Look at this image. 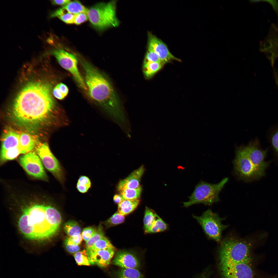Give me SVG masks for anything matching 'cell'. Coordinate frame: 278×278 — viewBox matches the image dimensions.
<instances>
[{"mask_svg": "<svg viewBox=\"0 0 278 278\" xmlns=\"http://www.w3.org/2000/svg\"><path fill=\"white\" fill-rule=\"evenodd\" d=\"M51 87L43 80L31 81L21 88L7 110L9 122L34 135L51 125L56 115Z\"/></svg>", "mask_w": 278, "mask_h": 278, "instance_id": "cell-1", "label": "cell"}, {"mask_svg": "<svg viewBox=\"0 0 278 278\" xmlns=\"http://www.w3.org/2000/svg\"><path fill=\"white\" fill-rule=\"evenodd\" d=\"M18 222L20 232L26 239L45 241L58 232L62 221L59 212L51 205L34 203L22 210Z\"/></svg>", "mask_w": 278, "mask_h": 278, "instance_id": "cell-2", "label": "cell"}, {"mask_svg": "<svg viewBox=\"0 0 278 278\" xmlns=\"http://www.w3.org/2000/svg\"><path fill=\"white\" fill-rule=\"evenodd\" d=\"M81 63L84 71L85 82L92 99L98 103L111 119L121 128L127 127L129 122L112 87L107 79L86 61Z\"/></svg>", "mask_w": 278, "mask_h": 278, "instance_id": "cell-3", "label": "cell"}, {"mask_svg": "<svg viewBox=\"0 0 278 278\" xmlns=\"http://www.w3.org/2000/svg\"><path fill=\"white\" fill-rule=\"evenodd\" d=\"M221 242L218 250L220 261L239 262L251 259V244L249 241L230 236Z\"/></svg>", "mask_w": 278, "mask_h": 278, "instance_id": "cell-4", "label": "cell"}, {"mask_svg": "<svg viewBox=\"0 0 278 278\" xmlns=\"http://www.w3.org/2000/svg\"><path fill=\"white\" fill-rule=\"evenodd\" d=\"M116 1H112L95 5L88 9L87 14L93 27L101 30L119 25V22L116 16Z\"/></svg>", "mask_w": 278, "mask_h": 278, "instance_id": "cell-5", "label": "cell"}, {"mask_svg": "<svg viewBox=\"0 0 278 278\" xmlns=\"http://www.w3.org/2000/svg\"><path fill=\"white\" fill-rule=\"evenodd\" d=\"M228 180L225 178L216 184H212L203 181L196 186L189 201L183 202V206L188 207L193 204L202 203L210 205L220 200L219 193Z\"/></svg>", "mask_w": 278, "mask_h": 278, "instance_id": "cell-6", "label": "cell"}, {"mask_svg": "<svg viewBox=\"0 0 278 278\" xmlns=\"http://www.w3.org/2000/svg\"><path fill=\"white\" fill-rule=\"evenodd\" d=\"M202 227L207 236L217 242L221 241L222 231L228 227L222 223L225 218L220 217L218 214L213 212L210 209L204 212L200 216L193 215Z\"/></svg>", "mask_w": 278, "mask_h": 278, "instance_id": "cell-7", "label": "cell"}, {"mask_svg": "<svg viewBox=\"0 0 278 278\" xmlns=\"http://www.w3.org/2000/svg\"><path fill=\"white\" fill-rule=\"evenodd\" d=\"M37 152L44 166L64 186L66 180L65 170L51 152L47 143L40 144L37 147Z\"/></svg>", "mask_w": 278, "mask_h": 278, "instance_id": "cell-8", "label": "cell"}, {"mask_svg": "<svg viewBox=\"0 0 278 278\" xmlns=\"http://www.w3.org/2000/svg\"><path fill=\"white\" fill-rule=\"evenodd\" d=\"M251 259L239 262L220 261L223 278H254Z\"/></svg>", "mask_w": 278, "mask_h": 278, "instance_id": "cell-9", "label": "cell"}, {"mask_svg": "<svg viewBox=\"0 0 278 278\" xmlns=\"http://www.w3.org/2000/svg\"><path fill=\"white\" fill-rule=\"evenodd\" d=\"M60 65L72 74L79 85L84 90L87 89L77 67L78 61L73 54L63 49H56L51 52Z\"/></svg>", "mask_w": 278, "mask_h": 278, "instance_id": "cell-10", "label": "cell"}, {"mask_svg": "<svg viewBox=\"0 0 278 278\" xmlns=\"http://www.w3.org/2000/svg\"><path fill=\"white\" fill-rule=\"evenodd\" d=\"M234 164L236 173L243 179L249 180L263 176L252 163L243 148L237 150Z\"/></svg>", "mask_w": 278, "mask_h": 278, "instance_id": "cell-11", "label": "cell"}, {"mask_svg": "<svg viewBox=\"0 0 278 278\" xmlns=\"http://www.w3.org/2000/svg\"><path fill=\"white\" fill-rule=\"evenodd\" d=\"M19 162L29 175L44 181L48 180L43 164L38 155L34 152H30L21 156Z\"/></svg>", "mask_w": 278, "mask_h": 278, "instance_id": "cell-12", "label": "cell"}, {"mask_svg": "<svg viewBox=\"0 0 278 278\" xmlns=\"http://www.w3.org/2000/svg\"><path fill=\"white\" fill-rule=\"evenodd\" d=\"M148 49L157 54L163 65L172 60L181 61L170 52L164 43L151 33L148 34Z\"/></svg>", "mask_w": 278, "mask_h": 278, "instance_id": "cell-13", "label": "cell"}, {"mask_svg": "<svg viewBox=\"0 0 278 278\" xmlns=\"http://www.w3.org/2000/svg\"><path fill=\"white\" fill-rule=\"evenodd\" d=\"M243 149L254 166L263 176L265 169L268 165V163L264 161L266 151L253 145H250L243 147Z\"/></svg>", "mask_w": 278, "mask_h": 278, "instance_id": "cell-14", "label": "cell"}, {"mask_svg": "<svg viewBox=\"0 0 278 278\" xmlns=\"http://www.w3.org/2000/svg\"><path fill=\"white\" fill-rule=\"evenodd\" d=\"M112 263L114 264L123 268L137 269L140 265L139 260L135 255L125 251L118 252Z\"/></svg>", "mask_w": 278, "mask_h": 278, "instance_id": "cell-15", "label": "cell"}, {"mask_svg": "<svg viewBox=\"0 0 278 278\" xmlns=\"http://www.w3.org/2000/svg\"><path fill=\"white\" fill-rule=\"evenodd\" d=\"M86 251L91 264L103 267L109 265L115 253L114 249Z\"/></svg>", "mask_w": 278, "mask_h": 278, "instance_id": "cell-16", "label": "cell"}, {"mask_svg": "<svg viewBox=\"0 0 278 278\" xmlns=\"http://www.w3.org/2000/svg\"><path fill=\"white\" fill-rule=\"evenodd\" d=\"M20 132L11 127H6L1 138V151L10 149L19 146Z\"/></svg>", "mask_w": 278, "mask_h": 278, "instance_id": "cell-17", "label": "cell"}, {"mask_svg": "<svg viewBox=\"0 0 278 278\" xmlns=\"http://www.w3.org/2000/svg\"><path fill=\"white\" fill-rule=\"evenodd\" d=\"M144 171L143 166L133 171L128 177L121 180L119 182L118 189L123 188L135 189L140 185L141 178Z\"/></svg>", "mask_w": 278, "mask_h": 278, "instance_id": "cell-18", "label": "cell"}, {"mask_svg": "<svg viewBox=\"0 0 278 278\" xmlns=\"http://www.w3.org/2000/svg\"><path fill=\"white\" fill-rule=\"evenodd\" d=\"M19 140V146L23 154L31 152L38 143L35 135L24 131L20 132Z\"/></svg>", "mask_w": 278, "mask_h": 278, "instance_id": "cell-19", "label": "cell"}, {"mask_svg": "<svg viewBox=\"0 0 278 278\" xmlns=\"http://www.w3.org/2000/svg\"><path fill=\"white\" fill-rule=\"evenodd\" d=\"M139 199H123L118 204V211L121 215L124 216L133 211L139 203Z\"/></svg>", "mask_w": 278, "mask_h": 278, "instance_id": "cell-20", "label": "cell"}, {"mask_svg": "<svg viewBox=\"0 0 278 278\" xmlns=\"http://www.w3.org/2000/svg\"><path fill=\"white\" fill-rule=\"evenodd\" d=\"M114 275L115 278H144L136 268H121L115 272Z\"/></svg>", "mask_w": 278, "mask_h": 278, "instance_id": "cell-21", "label": "cell"}, {"mask_svg": "<svg viewBox=\"0 0 278 278\" xmlns=\"http://www.w3.org/2000/svg\"><path fill=\"white\" fill-rule=\"evenodd\" d=\"M62 7L67 12L73 14L80 13L87 14L88 9L77 1H70Z\"/></svg>", "mask_w": 278, "mask_h": 278, "instance_id": "cell-22", "label": "cell"}, {"mask_svg": "<svg viewBox=\"0 0 278 278\" xmlns=\"http://www.w3.org/2000/svg\"><path fill=\"white\" fill-rule=\"evenodd\" d=\"M163 65L161 63L145 61L143 71L145 75L148 78H150L160 70Z\"/></svg>", "mask_w": 278, "mask_h": 278, "instance_id": "cell-23", "label": "cell"}, {"mask_svg": "<svg viewBox=\"0 0 278 278\" xmlns=\"http://www.w3.org/2000/svg\"><path fill=\"white\" fill-rule=\"evenodd\" d=\"M92 186L91 181L88 177L81 175L77 180L76 187L79 192L84 194L87 193Z\"/></svg>", "mask_w": 278, "mask_h": 278, "instance_id": "cell-24", "label": "cell"}, {"mask_svg": "<svg viewBox=\"0 0 278 278\" xmlns=\"http://www.w3.org/2000/svg\"><path fill=\"white\" fill-rule=\"evenodd\" d=\"M22 154V151L19 146L10 149L1 151L0 163L2 164L8 161L14 159Z\"/></svg>", "mask_w": 278, "mask_h": 278, "instance_id": "cell-25", "label": "cell"}, {"mask_svg": "<svg viewBox=\"0 0 278 278\" xmlns=\"http://www.w3.org/2000/svg\"><path fill=\"white\" fill-rule=\"evenodd\" d=\"M118 190L124 199H136L140 198L142 189L140 186L135 189L123 188Z\"/></svg>", "mask_w": 278, "mask_h": 278, "instance_id": "cell-26", "label": "cell"}, {"mask_svg": "<svg viewBox=\"0 0 278 278\" xmlns=\"http://www.w3.org/2000/svg\"><path fill=\"white\" fill-rule=\"evenodd\" d=\"M64 228L65 232L68 237H71L77 234H81V229L76 221H68L64 224Z\"/></svg>", "mask_w": 278, "mask_h": 278, "instance_id": "cell-27", "label": "cell"}, {"mask_svg": "<svg viewBox=\"0 0 278 278\" xmlns=\"http://www.w3.org/2000/svg\"><path fill=\"white\" fill-rule=\"evenodd\" d=\"M167 228L166 223L158 216L151 227L145 231L148 233H156L164 231Z\"/></svg>", "mask_w": 278, "mask_h": 278, "instance_id": "cell-28", "label": "cell"}, {"mask_svg": "<svg viewBox=\"0 0 278 278\" xmlns=\"http://www.w3.org/2000/svg\"><path fill=\"white\" fill-rule=\"evenodd\" d=\"M108 249H115V247L104 236L97 241L91 247L86 250L87 251H94Z\"/></svg>", "mask_w": 278, "mask_h": 278, "instance_id": "cell-29", "label": "cell"}, {"mask_svg": "<svg viewBox=\"0 0 278 278\" xmlns=\"http://www.w3.org/2000/svg\"><path fill=\"white\" fill-rule=\"evenodd\" d=\"M158 215L150 208L146 207L144 219V224L145 231L149 229Z\"/></svg>", "mask_w": 278, "mask_h": 278, "instance_id": "cell-30", "label": "cell"}, {"mask_svg": "<svg viewBox=\"0 0 278 278\" xmlns=\"http://www.w3.org/2000/svg\"><path fill=\"white\" fill-rule=\"evenodd\" d=\"M74 257L78 265L89 266L91 264L86 249L75 253Z\"/></svg>", "mask_w": 278, "mask_h": 278, "instance_id": "cell-31", "label": "cell"}, {"mask_svg": "<svg viewBox=\"0 0 278 278\" xmlns=\"http://www.w3.org/2000/svg\"><path fill=\"white\" fill-rule=\"evenodd\" d=\"M68 91L67 87L64 84L60 83L58 84L54 88L53 93L57 99L62 100L67 95Z\"/></svg>", "mask_w": 278, "mask_h": 278, "instance_id": "cell-32", "label": "cell"}, {"mask_svg": "<svg viewBox=\"0 0 278 278\" xmlns=\"http://www.w3.org/2000/svg\"><path fill=\"white\" fill-rule=\"evenodd\" d=\"M104 237L102 228L100 225L95 234L86 242V249L91 247L97 241Z\"/></svg>", "mask_w": 278, "mask_h": 278, "instance_id": "cell-33", "label": "cell"}, {"mask_svg": "<svg viewBox=\"0 0 278 278\" xmlns=\"http://www.w3.org/2000/svg\"><path fill=\"white\" fill-rule=\"evenodd\" d=\"M124 219V216L120 214L117 211L105 222V224L107 227H109L122 223Z\"/></svg>", "mask_w": 278, "mask_h": 278, "instance_id": "cell-34", "label": "cell"}, {"mask_svg": "<svg viewBox=\"0 0 278 278\" xmlns=\"http://www.w3.org/2000/svg\"><path fill=\"white\" fill-rule=\"evenodd\" d=\"M64 243L66 249L68 252L75 254L79 251L80 248L79 245L74 243L68 237L65 239Z\"/></svg>", "mask_w": 278, "mask_h": 278, "instance_id": "cell-35", "label": "cell"}, {"mask_svg": "<svg viewBox=\"0 0 278 278\" xmlns=\"http://www.w3.org/2000/svg\"><path fill=\"white\" fill-rule=\"evenodd\" d=\"M97 229L91 227L85 228L82 230V235L83 239L86 242L96 233Z\"/></svg>", "mask_w": 278, "mask_h": 278, "instance_id": "cell-36", "label": "cell"}, {"mask_svg": "<svg viewBox=\"0 0 278 278\" xmlns=\"http://www.w3.org/2000/svg\"><path fill=\"white\" fill-rule=\"evenodd\" d=\"M145 61L159 62L162 63L157 54L152 50L149 49H148L145 55Z\"/></svg>", "mask_w": 278, "mask_h": 278, "instance_id": "cell-37", "label": "cell"}, {"mask_svg": "<svg viewBox=\"0 0 278 278\" xmlns=\"http://www.w3.org/2000/svg\"><path fill=\"white\" fill-rule=\"evenodd\" d=\"M58 18L62 21L67 24L74 23V14L67 12H65Z\"/></svg>", "mask_w": 278, "mask_h": 278, "instance_id": "cell-38", "label": "cell"}, {"mask_svg": "<svg viewBox=\"0 0 278 278\" xmlns=\"http://www.w3.org/2000/svg\"><path fill=\"white\" fill-rule=\"evenodd\" d=\"M88 19L86 13H80L74 14V23L79 25L87 21Z\"/></svg>", "mask_w": 278, "mask_h": 278, "instance_id": "cell-39", "label": "cell"}, {"mask_svg": "<svg viewBox=\"0 0 278 278\" xmlns=\"http://www.w3.org/2000/svg\"><path fill=\"white\" fill-rule=\"evenodd\" d=\"M271 141L273 147L278 153V128L273 135Z\"/></svg>", "mask_w": 278, "mask_h": 278, "instance_id": "cell-40", "label": "cell"}, {"mask_svg": "<svg viewBox=\"0 0 278 278\" xmlns=\"http://www.w3.org/2000/svg\"><path fill=\"white\" fill-rule=\"evenodd\" d=\"M68 237L74 243L79 245L81 244L83 239L81 233L77 234L72 236Z\"/></svg>", "mask_w": 278, "mask_h": 278, "instance_id": "cell-41", "label": "cell"}, {"mask_svg": "<svg viewBox=\"0 0 278 278\" xmlns=\"http://www.w3.org/2000/svg\"><path fill=\"white\" fill-rule=\"evenodd\" d=\"M260 2H267L271 5L277 15L278 20V0H260Z\"/></svg>", "mask_w": 278, "mask_h": 278, "instance_id": "cell-42", "label": "cell"}, {"mask_svg": "<svg viewBox=\"0 0 278 278\" xmlns=\"http://www.w3.org/2000/svg\"><path fill=\"white\" fill-rule=\"evenodd\" d=\"M71 1L69 0H52L53 4L55 5H66Z\"/></svg>", "mask_w": 278, "mask_h": 278, "instance_id": "cell-43", "label": "cell"}, {"mask_svg": "<svg viewBox=\"0 0 278 278\" xmlns=\"http://www.w3.org/2000/svg\"><path fill=\"white\" fill-rule=\"evenodd\" d=\"M124 199L122 196L120 194H116L113 197V200L114 202L118 204L121 202Z\"/></svg>", "mask_w": 278, "mask_h": 278, "instance_id": "cell-44", "label": "cell"}, {"mask_svg": "<svg viewBox=\"0 0 278 278\" xmlns=\"http://www.w3.org/2000/svg\"><path fill=\"white\" fill-rule=\"evenodd\" d=\"M198 278H201V277H198Z\"/></svg>", "mask_w": 278, "mask_h": 278, "instance_id": "cell-45", "label": "cell"}]
</instances>
